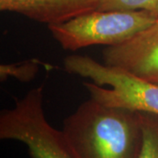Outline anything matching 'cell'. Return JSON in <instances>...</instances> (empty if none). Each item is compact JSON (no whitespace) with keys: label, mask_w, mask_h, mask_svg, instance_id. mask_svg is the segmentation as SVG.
Here are the masks:
<instances>
[{"label":"cell","mask_w":158,"mask_h":158,"mask_svg":"<svg viewBox=\"0 0 158 158\" xmlns=\"http://www.w3.org/2000/svg\"><path fill=\"white\" fill-rule=\"evenodd\" d=\"M158 19L144 11H90L65 22L48 25L53 38L63 49L76 51L95 45H117L138 34Z\"/></svg>","instance_id":"3957f363"},{"label":"cell","mask_w":158,"mask_h":158,"mask_svg":"<svg viewBox=\"0 0 158 158\" xmlns=\"http://www.w3.org/2000/svg\"><path fill=\"white\" fill-rule=\"evenodd\" d=\"M106 64L158 85V19L147 28L103 52Z\"/></svg>","instance_id":"5b68a950"},{"label":"cell","mask_w":158,"mask_h":158,"mask_svg":"<svg viewBox=\"0 0 158 158\" xmlns=\"http://www.w3.org/2000/svg\"><path fill=\"white\" fill-rule=\"evenodd\" d=\"M100 11H150L158 17V0H104Z\"/></svg>","instance_id":"9c48e42d"},{"label":"cell","mask_w":158,"mask_h":158,"mask_svg":"<svg viewBox=\"0 0 158 158\" xmlns=\"http://www.w3.org/2000/svg\"><path fill=\"white\" fill-rule=\"evenodd\" d=\"M143 142L138 158H158V116L141 113Z\"/></svg>","instance_id":"52a82bcc"},{"label":"cell","mask_w":158,"mask_h":158,"mask_svg":"<svg viewBox=\"0 0 158 158\" xmlns=\"http://www.w3.org/2000/svg\"><path fill=\"white\" fill-rule=\"evenodd\" d=\"M42 85L30 90L0 113V139L22 142L31 158H73L62 130L52 127L43 110Z\"/></svg>","instance_id":"277c9868"},{"label":"cell","mask_w":158,"mask_h":158,"mask_svg":"<svg viewBox=\"0 0 158 158\" xmlns=\"http://www.w3.org/2000/svg\"><path fill=\"white\" fill-rule=\"evenodd\" d=\"M104 0H0V10L21 14L39 23H62L97 11Z\"/></svg>","instance_id":"8992f818"},{"label":"cell","mask_w":158,"mask_h":158,"mask_svg":"<svg viewBox=\"0 0 158 158\" xmlns=\"http://www.w3.org/2000/svg\"><path fill=\"white\" fill-rule=\"evenodd\" d=\"M62 131L73 158H138L143 142L141 113L91 98L64 119Z\"/></svg>","instance_id":"6da1fadb"},{"label":"cell","mask_w":158,"mask_h":158,"mask_svg":"<svg viewBox=\"0 0 158 158\" xmlns=\"http://www.w3.org/2000/svg\"><path fill=\"white\" fill-rule=\"evenodd\" d=\"M63 64L68 73L93 81L83 83L91 98L110 106L158 116L157 84L86 56H69Z\"/></svg>","instance_id":"7a4b0ae2"},{"label":"cell","mask_w":158,"mask_h":158,"mask_svg":"<svg viewBox=\"0 0 158 158\" xmlns=\"http://www.w3.org/2000/svg\"><path fill=\"white\" fill-rule=\"evenodd\" d=\"M38 60H28L18 63L2 64L0 66V77L5 81L9 77H12L21 82H29L35 77L40 69Z\"/></svg>","instance_id":"ba28073f"}]
</instances>
